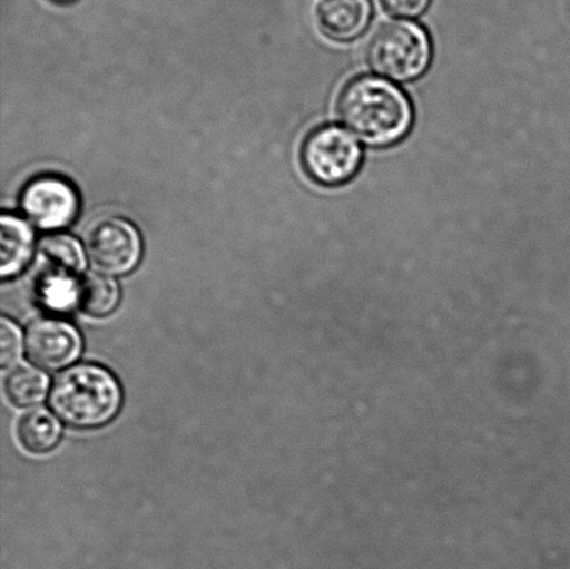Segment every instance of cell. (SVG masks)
Returning <instances> with one entry per match:
<instances>
[{
  "mask_svg": "<svg viewBox=\"0 0 570 569\" xmlns=\"http://www.w3.org/2000/svg\"><path fill=\"white\" fill-rule=\"evenodd\" d=\"M119 382L99 365L81 364L60 373L50 392V409L67 426L97 429L119 414Z\"/></svg>",
  "mask_w": 570,
  "mask_h": 569,
  "instance_id": "7a4b0ae2",
  "label": "cell"
},
{
  "mask_svg": "<svg viewBox=\"0 0 570 569\" xmlns=\"http://www.w3.org/2000/svg\"><path fill=\"white\" fill-rule=\"evenodd\" d=\"M26 349L33 364L43 370L59 371L78 360L82 340L69 322L47 317L28 327Z\"/></svg>",
  "mask_w": 570,
  "mask_h": 569,
  "instance_id": "52a82bcc",
  "label": "cell"
},
{
  "mask_svg": "<svg viewBox=\"0 0 570 569\" xmlns=\"http://www.w3.org/2000/svg\"><path fill=\"white\" fill-rule=\"evenodd\" d=\"M372 17L371 0H321L317 19L324 33L350 41L366 30Z\"/></svg>",
  "mask_w": 570,
  "mask_h": 569,
  "instance_id": "ba28073f",
  "label": "cell"
},
{
  "mask_svg": "<svg viewBox=\"0 0 570 569\" xmlns=\"http://www.w3.org/2000/svg\"><path fill=\"white\" fill-rule=\"evenodd\" d=\"M39 255L52 266V272L76 276L86 266L81 245L66 234L45 237L39 245Z\"/></svg>",
  "mask_w": 570,
  "mask_h": 569,
  "instance_id": "4fadbf2b",
  "label": "cell"
},
{
  "mask_svg": "<svg viewBox=\"0 0 570 569\" xmlns=\"http://www.w3.org/2000/svg\"><path fill=\"white\" fill-rule=\"evenodd\" d=\"M17 438L22 448L30 453L45 454L52 451L60 442L61 426L47 410H31L26 412L17 423Z\"/></svg>",
  "mask_w": 570,
  "mask_h": 569,
  "instance_id": "30bf717a",
  "label": "cell"
},
{
  "mask_svg": "<svg viewBox=\"0 0 570 569\" xmlns=\"http://www.w3.org/2000/svg\"><path fill=\"white\" fill-rule=\"evenodd\" d=\"M341 120L373 147L399 143L411 130L413 110L402 89L379 77H360L341 94Z\"/></svg>",
  "mask_w": 570,
  "mask_h": 569,
  "instance_id": "6da1fadb",
  "label": "cell"
},
{
  "mask_svg": "<svg viewBox=\"0 0 570 569\" xmlns=\"http://www.w3.org/2000/svg\"><path fill=\"white\" fill-rule=\"evenodd\" d=\"M49 379L37 367L20 365L6 379L4 390L9 400L17 406L41 404L47 398Z\"/></svg>",
  "mask_w": 570,
  "mask_h": 569,
  "instance_id": "7c38bea8",
  "label": "cell"
},
{
  "mask_svg": "<svg viewBox=\"0 0 570 569\" xmlns=\"http://www.w3.org/2000/svg\"><path fill=\"white\" fill-rule=\"evenodd\" d=\"M385 11L396 17H417L428 9L430 0H380Z\"/></svg>",
  "mask_w": 570,
  "mask_h": 569,
  "instance_id": "9a60e30c",
  "label": "cell"
},
{
  "mask_svg": "<svg viewBox=\"0 0 570 569\" xmlns=\"http://www.w3.org/2000/svg\"><path fill=\"white\" fill-rule=\"evenodd\" d=\"M302 164L307 175L323 186H341L360 170L362 148L345 128H317L302 148Z\"/></svg>",
  "mask_w": 570,
  "mask_h": 569,
  "instance_id": "277c9868",
  "label": "cell"
},
{
  "mask_svg": "<svg viewBox=\"0 0 570 569\" xmlns=\"http://www.w3.org/2000/svg\"><path fill=\"white\" fill-rule=\"evenodd\" d=\"M137 228L119 217H102L89 227L87 253L95 269L108 275H126L141 258Z\"/></svg>",
  "mask_w": 570,
  "mask_h": 569,
  "instance_id": "5b68a950",
  "label": "cell"
},
{
  "mask_svg": "<svg viewBox=\"0 0 570 569\" xmlns=\"http://www.w3.org/2000/svg\"><path fill=\"white\" fill-rule=\"evenodd\" d=\"M21 205L33 225L43 230H56L76 219L80 199L76 188L65 178L45 176L28 184Z\"/></svg>",
  "mask_w": 570,
  "mask_h": 569,
  "instance_id": "8992f818",
  "label": "cell"
},
{
  "mask_svg": "<svg viewBox=\"0 0 570 569\" xmlns=\"http://www.w3.org/2000/svg\"><path fill=\"white\" fill-rule=\"evenodd\" d=\"M120 290L114 278L89 273L78 282L77 304L86 314L106 316L116 310Z\"/></svg>",
  "mask_w": 570,
  "mask_h": 569,
  "instance_id": "8fae6325",
  "label": "cell"
},
{
  "mask_svg": "<svg viewBox=\"0 0 570 569\" xmlns=\"http://www.w3.org/2000/svg\"><path fill=\"white\" fill-rule=\"evenodd\" d=\"M58 2H71V0H58Z\"/></svg>",
  "mask_w": 570,
  "mask_h": 569,
  "instance_id": "2e32d148",
  "label": "cell"
},
{
  "mask_svg": "<svg viewBox=\"0 0 570 569\" xmlns=\"http://www.w3.org/2000/svg\"><path fill=\"white\" fill-rule=\"evenodd\" d=\"M0 232V275L13 277L24 269L33 249V234L30 226L20 217L2 216Z\"/></svg>",
  "mask_w": 570,
  "mask_h": 569,
  "instance_id": "9c48e42d",
  "label": "cell"
},
{
  "mask_svg": "<svg viewBox=\"0 0 570 569\" xmlns=\"http://www.w3.org/2000/svg\"><path fill=\"white\" fill-rule=\"evenodd\" d=\"M432 42L424 28L413 21L399 20L384 24L368 47V61L379 75L396 81H410L428 70Z\"/></svg>",
  "mask_w": 570,
  "mask_h": 569,
  "instance_id": "3957f363",
  "label": "cell"
},
{
  "mask_svg": "<svg viewBox=\"0 0 570 569\" xmlns=\"http://www.w3.org/2000/svg\"><path fill=\"white\" fill-rule=\"evenodd\" d=\"M22 334L14 322L3 317L0 321V365L9 367L20 360Z\"/></svg>",
  "mask_w": 570,
  "mask_h": 569,
  "instance_id": "5bb4252c",
  "label": "cell"
}]
</instances>
